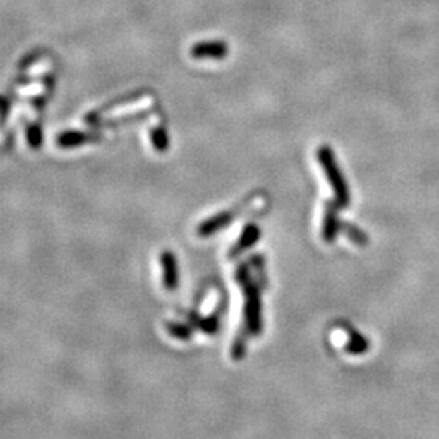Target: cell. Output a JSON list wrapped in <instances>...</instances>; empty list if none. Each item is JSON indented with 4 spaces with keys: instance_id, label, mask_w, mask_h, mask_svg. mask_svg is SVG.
<instances>
[{
    "instance_id": "obj_4",
    "label": "cell",
    "mask_w": 439,
    "mask_h": 439,
    "mask_svg": "<svg viewBox=\"0 0 439 439\" xmlns=\"http://www.w3.org/2000/svg\"><path fill=\"white\" fill-rule=\"evenodd\" d=\"M228 54V46L223 41H205L199 42L191 49V56L194 59H223Z\"/></svg>"
},
{
    "instance_id": "obj_6",
    "label": "cell",
    "mask_w": 439,
    "mask_h": 439,
    "mask_svg": "<svg viewBox=\"0 0 439 439\" xmlns=\"http://www.w3.org/2000/svg\"><path fill=\"white\" fill-rule=\"evenodd\" d=\"M162 267H163V283L166 290L173 291L178 288V262L171 251H163L162 254Z\"/></svg>"
},
{
    "instance_id": "obj_15",
    "label": "cell",
    "mask_w": 439,
    "mask_h": 439,
    "mask_svg": "<svg viewBox=\"0 0 439 439\" xmlns=\"http://www.w3.org/2000/svg\"><path fill=\"white\" fill-rule=\"evenodd\" d=\"M342 227H344V231L348 234V236L351 238V241H355V243H358V244H365L366 243L365 234H363L361 231H358L355 227H350V224H348V223H342Z\"/></svg>"
},
{
    "instance_id": "obj_9",
    "label": "cell",
    "mask_w": 439,
    "mask_h": 439,
    "mask_svg": "<svg viewBox=\"0 0 439 439\" xmlns=\"http://www.w3.org/2000/svg\"><path fill=\"white\" fill-rule=\"evenodd\" d=\"M96 140H98V136L72 131V132L61 133V136L57 137V145L62 148H71V147L83 145V143H87V142H96Z\"/></svg>"
},
{
    "instance_id": "obj_8",
    "label": "cell",
    "mask_w": 439,
    "mask_h": 439,
    "mask_svg": "<svg viewBox=\"0 0 439 439\" xmlns=\"http://www.w3.org/2000/svg\"><path fill=\"white\" fill-rule=\"evenodd\" d=\"M259 236H260V228L257 227V224L254 223L246 224L243 233H241V236L238 239V244L234 246L231 251V255H238L239 253H243V251L249 249L251 246L255 244V241L259 239Z\"/></svg>"
},
{
    "instance_id": "obj_3",
    "label": "cell",
    "mask_w": 439,
    "mask_h": 439,
    "mask_svg": "<svg viewBox=\"0 0 439 439\" xmlns=\"http://www.w3.org/2000/svg\"><path fill=\"white\" fill-rule=\"evenodd\" d=\"M153 104H155V100L152 98V96H143L142 100H132V101H124V103H116L114 106H111L109 109L101 111L96 116H93V119H96V117H101L103 121H109V119H114V117L127 116V114H132V112H138L142 109L145 111L148 108H152Z\"/></svg>"
},
{
    "instance_id": "obj_1",
    "label": "cell",
    "mask_w": 439,
    "mask_h": 439,
    "mask_svg": "<svg viewBox=\"0 0 439 439\" xmlns=\"http://www.w3.org/2000/svg\"><path fill=\"white\" fill-rule=\"evenodd\" d=\"M238 283L244 291V327L251 335L262 334V301L255 283L251 280L248 265L243 264L236 270Z\"/></svg>"
},
{
    "instance_id": "obj_5",
    "label": "cell",
    "mask_w": 439,
    "mask_h": 439,
    "mask_svg": "<svg viewBox=\"0 0 439 439\" xmlns=\"http://www.w3.org/2000/svg\"><path fill=\"white\" fill-rule=\"evenodd\" d=\"M340 205L339 203L329 202L327 207H325V215H324V223H323V238L325 243H334L337 233H339L340 227V220H339V212L337 208Z\"/></svg>"
},
{
    "instance_id": "obj_10",
    "label": "cell",
    "mask_w": 439,
    "mask_h": 439,
    "mask_svg": "<svg viewBox=\"0 0 439 439\" xmlns=\"http://www.w3.org/2000/svg\"><path fill=\"white\" fill-rule=\"evenodd\" d=\"M249 330L248 329H241L238 332L236 339L233 340V347H231V356L234 361H241L246 355V350H248V339H249Z\"/></svg>"
},
{
    "instance_id": "obj_13",
    "label": "cell",
    "mask_w": 439,
    "mask_h": 439,
    "mask_svg": "<svg viewBox=\"0 0 439 439\" xmlns=\"http://www.w3.org/2000/svg\"><path fill=\"white\" fill-rule=\"evenodd\" d=\"M197 324H199V327H200L203 332H205V334L213 335V334H215V332L218 330V325H220L218 314H213V315H210V318H203V319H200Z\"/></svg>"
},
{
    "instance_id": "obj_7",
    "label": "cell",
    "mask_w": 439,
    "mask_h": 439,
    "mask_svg": "<svg viewBox=\"0 0 439 439\" xmlns=\"http://www.w3.org/2000/svg\"><path fill=\"white\" fill-rule=\"evenodd\" d=\"M234 218V212H222V213H217L215 217L208 218L203 222L199 229H197V233H199V236L202 238H207V236H212V234H215L217 231H220V229H223L227 224H229L233 222Z\"/></svg>"
},
{
    "instance_id": "obj_2",
    "label": "cell",
    "mask_w": 439,
    "mask_h": 439,
    "mask_svg": "<svg viewBox=\"0 0 439 439\" xmlns=\"http://www.w3.org/2000/svg\"><path fill=\"white\" fill-rule=\"evenodd\" d=\"M318 158H319L320 166H323L324 171H325V174H327V179L332 186V189H334V194H335V199H337L335 202L339 203L340 207H347L348 203H350V194H348L347 183H345L344 176H342L340 168L335 163L334 155H332V150L327 145L319 147Z\"/></svg>"
},
{
    "instance_id": "obj_11",
    "label": "cell",
    "mask_w": 439,
    "mask_h": 439,
    "mask_svg": "<svg viewBox=\"0 0 439 439\" xmlns=\"http://www.w3.org/2000/svg\"><path fill=\"white\" fill-rule=\"evenodd\" d=\"M166 329H168V334L176 337L179 340H189L192 335V329L189 325L181 324V323H169L166 324Z\"/></svg>"
},
{
    "instance_id": "obj_14",
    "label": "cell",
    "mask_w": 439,
    "mask_h": 439,
    "mask_svg": "<svg viewBox=\"0 0 439 439\" xmlns=\"http://www.w3.org/2000/svg\"><path fill=\"white\" fill-rule=\"evenodd\" d=\"M26 136H28V142L30 145L36 148L40 147L42 143V132H41V127L37 126H30L28 131H26Z\"/></svg>"
},
{
    "instance_id": "obj_12",
    "label": "cell",
    "mask_w": 439,
    "mask_h": 439,
    "mask_svg": "<svg viewBox=\"0 0 439 439\" xmlns=\"http://www.w3.org/2000/svg\"><path fill=\"white\" fill-rule=\"evenodd\" d=\"M152 142L153 147L158 150V152H164L168 148V137H166V131L163 127H155L152 131Z\"/></svg>"
}]
</instances>
